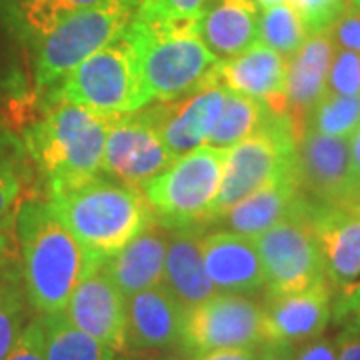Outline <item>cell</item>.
Wrapping results in <instances>:
<instances>
[{"mask_svg": "<svg viewBox=\"0 0 360 360\" xmlns=\"http://www.w3.org/2000/svg\"><path fill=\"white\" fill-rule=\"evenodd\" d=\"M326 92L330 94H360V54L336 49L328 78Z\"/></svg>", "mask_w": 360, "mask_h": 360, "instance_id": "obj_33", "label": "cell"}, {"mask_svg": "<svg viewBox=\"0 0 360 360\" xmlns=\"http://www.w3.org/2000/svg\"><path fill=\"white\" fill-rule=\"evenodd\" d=\"M286 77L288 58L262 42L222 60L219 68V80L231 92L255 98L276 115H286Z\"/></svg>", "mask_w": 360, "mask_h": 360, "instance_id": "obj_17", "label": "cell"}, {"mask_svg": "<svg viewBox=\"0 0 360 360\" xmlns=\"http://www.w3.org/2000/svg\"><path fill=\"white\" fill-rule=\"evenodd\" d=\"M333 316L340 326L360 328V283L338 290V296L333 304Z\"/></svg>", "mask_w": 360, "mask_h": 360, "instance_id": "obj_37", "label": "cell"}, {"mask_svg": "<svg viewBox=\"0 0 360 360\" xmlns=\"http://www.w3.org/2000/svg\"><path fill=\"white\" fill-rule=\"evenodd\" d=\"M202 258L217 292L257 295L266 288L262 260L252 236L231 231L202 234Z\"/></svg>", "mask_w": 360, "mask_h": 360, "instance_id": "obj_16", "label": "cell"}, {"mask_svg": "<svg viewBox=\"0 0 360 360\" xmlns=\"http://www.w3.org/2000/svg\"><path fill=\"white\" fill-rule=\"evenodd\" d=\"M52 98L78 104L103 116L139 112L155 101L144 82L127 28L68 72Z\"/></svg>", "mask_w": 360, "mask_h": 360, "instance_id": "obj_5", "label": "cell"}, {"mask_svg": "<svg viewBox=\"0 0 360 360\" xmlns=\"http://www.w3.org/2000/svg\"><path fill=\"white\" fill-rule=\"evenodd\" d=\"M328 37L333 39L336 49L360 54V11L348 6L335 25L330 26Z\"/></svg>", "mask_w": 360, "mask_h": 360, "instance_id": "obj_36", "label": "cell"}, {"mask_svg": "<svg viewBox=\"0 0 360 360\" xmlns=\"http://www.w3.org/2000/svg\"><path fill=\"white\" fill-rule=\"evenodd\" d=\"M350 144V168H352V188H350V200L348 210L360 212V129L348 139Z\"/></svg>", "mask_w": 360, "mask_h": 360, "instance_id": "obj_39", "label": "cell"}, {"mask_svg": "<svg viewBox=\"0 0 360 360\" xmlns=\"http://www.w3.org/2000/svg\"><path fill=\"white\" fill-rule=\"evenodd\" d=\"M46 352L44 360H116V350L78 330L60 314L44 316Z\"/></svg>", "mask_w": 360, "mask_h": 360, "instance_id": "obj_26", "label": "cell"}, {"mask_svg": "<svg viewBox=\"0 0 360 360\" xmlns=\"http://www.w3.org/2000/svg\"><path fill=\"white\" fill-rule=\"evenodd\" d=\"M141 0H106L60 20L40 37L37 51V89H51L82 60L115 40L134 18Z\"/></svg>", "mask_w": 360, "mask_h": 360, "instance_id": "obj_8", "label": "cell"}, {"mask_svg": "<svg viewBox=\"0 0 360 360\" xmlns=\"http://www.w3.org/2000/svg\"><path fill=\"white\" fill-rule=\"evenodd\" d=\"M295 180L310 205L347 208L352 188L348 139L304 130L296 141Z\"/></svg>", "mask_w": 360, "mask_h": 360, "instance_id": "obj_12", "label": "cell"}, {"mask_svg": "<svg viewBox=\"0 0 360 360\" xmlns=\"http://www.w3.org/2000/svg\"><path fill=\"white\" fill-rule=\"evenodd\" d=\"M360 129V94L326 92L307 118L304 130H314L335 139H350Z\"/></svg>", "mask_w": 360, "mask_h": 360, "instance_id": "obj_29", "label": "cell"}, {"mask_svg": "<svg viewBox=\"0 0 360 360\" xmlns=\"http://www.w3.org/2000/svg\"><path fill=\"white\" fill-rule=\"evenodd\" d=\"M120 360H141V359H130V356H122Z\"/></svg>", "mask_w": 360, "mask_h": 360, "instance_id": "obj_47", "label": "cell"}, {"mask_svg": "<svg viewBox=\"0 0 360 360\" xmlns=\"http://www.w3.org/2000/svg\"><path fill=\"white\" fill-rule=\"evenodd\" d=\"M252 240L262 260L266 295L296 292L328 281L307 198L290 217L252 236Z\"/></svg>", "mask_w": 360, "mask_h": 360, "instance_id": "obj_9", "label": "cell"}, {"mask_svg": "<svg viewBox=\"0 0 360 360\" xmlns=\"http://www.w3.org/2000/svg\"><path fill=\"white\" fill-rule=\"evenodd\" d=\"M103 2L106 0H18L16 13L22 25L40 39L66 16Z\"/></svg>", "mask_w": 360, "mask_h": 360, "instance_id": "obj_30", "label": "cell"}, {"mask_svg": "<svg viewBox=\"0 0 360 360\" xmlns=\"http://www.w3.org/2000/svg\"><path fill=\"white\" fill-rule=\"evenodd\" d=\"M307 39V30L290 2H281L260 11L258 42L283 54L284 58L290 60Z\"/></svg>", "mask_w": 360, "mask_h": 360, "instance_id": "obj_28", "label": "cell"}, {"mask_svg": "<svg viewBox=\"0 0 360 360\" xmlns=\"http://www.w3.org/2000/svg\"><path fill=\"white\" fill-rule=\"evenodd\" d=\"M257 0H208L196 18L198 34L219 60H229L258 42Z\"/></svg>", "mask_w": 360, "mask_h": 360, "instance_id": "obj_22", "label": "cell"}, {"mask_svg": "<svg viewBox=\"0 0 360 360\" xmlns=\"http://www.w3.org/2000/svg\"><path fill=\"white\" fill-rule=\"evenodd\" d=\"M176 158L162 141L148 106L139 112L110 118L101 168L108 179L142 188Z\"/></svg>", "mask_w": 360, "mask_h": 360, "instance_id": "obj_11", "label": "cell"}, {"mask_svg": "<svg viewBox=\"0 0 360 360\" xmlns=\"http://www.w3.org/2000/svg\"><path fill=\"white\" fill-rule=\"evenodd\" d=\"M269 112L270 108L262 103L229 90L219 122L206 144L214 148H231L236 142L245 141L246 136L257 132L264 124Z\"/></svg>", "mask_w": 360, "mask_h": 360, "instance_id": "obj_27", "label": "cell"}, {"mask_svg": "<svg viewBox=\"0 0 360 360\" xmlns=\"http://www.w3.org/2000/svg\"><path fill=\"white\" fill-rule=\"evenodd\" d=\"M46 352V326L44 316L37 314L25 324L13 348L2 360H44Z\"/></svg>", "mask_w": 360, "mask_h": 360, "instance_id": "obj_34", "label": "cell"}, {"mask_svg": "<svg viewBox=\"0 0 360 360\" xmlns=\"http://www.w3.org/2000/svg\"><path fill=\"white\" fill-rule=\"evenodd\" d=\"M191 360H258V348H224L194 354Z\"/></svg>", "mask_w": 360, "mask_h": 360, "instance_id": "obj_41", "label": "cell"}, {"mask_svg": "<svg viewBox=\"0 0 360 360\" xmlns=\"http://www.w3.org/2000/svg\"><path fill=\"white\" fill-rule=\"evenodd\" d=\"M307 30V37L328 32L340 14L350 6L348 0H288Z\"/></svg>", "mask_w": 360, "mask_h": 360, "instance_id": "obj_32", "label": "cell"}, {"mask_svg": "<svg viewBox=\"0 0 360 360\" xmlns=\"http://www.w3.org/2000/svg\"><path fill=\"white\" fill-rule=\"evenodd\" d=\"M49 188V202L94 262L116 255L153 224V210L141 188L112 179H90Z\"/></svg>", "mask_w": 360, "mask_h": 360, "instance_id": "obj_2", "label": "cell"}, {"mask_svg": "<svg viewBox=\"0 0 360 360\" xmlns=\"http://www.w3.org/2000/svg\"><path fill=\"white\" fill-rule=\"evenodd\" d=\"M26 298L22 270L13 248L0 258V360L8 354L26 324Z\"/></svg>", "mask_w": 360, "mask_h": 360, "instance_id": "obj_25", "label": "cell"}, {"mask_svg": "<svg viewBox=\"0 0 360 360\" xmlns=\"http://www.w3.org/2000/svg\"><path fill=\"white\" fill-rule=\"evenodd\" d=\"M0 4H4V6H11L16 11V4H18V0H0Z\"/></svg>", "mask_w": 360, "mask_h": 360, "instance_id": "obj_45", "label": "cell"}, {"mask_svg": "<svg viewBox=\"0 0 360 360\" xmlns=\"http://www.w3.org/2000/svg\"><path fill=\"white\" fill-rule=\"evenodd\" d=\"M167 240L168 229L153 222L116 255L103 260L104 270L127 298L162 283Z\"/></svg>", "mask_w": 360, "mask_h": 360, "instance_id": "obj_23", "label": "cell"}, {"mask_svg": "<svg viewBox=\"0 0 360 360\" xmlns=\"http://www.w3.org/2000/svg\"><path fill=\"white\" fill-rule=\"evenodd\" d=\"M13 219L0 224V258L4 257L13 248Z\"/></svg>", "mask_w": 360, "mask_h": 360, "instance_id": "obj_43", "label": "cell"}, {"mask_svg": "<svg viewBox=\"0 0 360 360\" xmlns=\"http://www.w3.org/2000/svg\"><path fill=\"white\" fill-rule=\"evenodd\" d=\"M184 309L162 284L127 298V348L168 352L180 348Z\"/></svg>", "mask_w": 360, "mask_h": 360, "instance_id": "obj_18", "label": "cell"}, {"mask_svg": "<svg viewBox=\"0 0 360 360\" xmlns=\"http://www.w3.org/2000/svg\"><path fill=\"white\" fill-rule=\"evenodd\" d=\"M229 89L219 77L176 101L148 106L160 136L174 156L205 146L219 122Z\"/></svg>", "mask_w": 360, "mask_h": 360, "instance_id": "obj_13", "label": "cell"}, {"mask_svg": "<svg viewBox=\"0 0 360 360\" xmlns=\"http://www.w3.org/2000/svg\"><path fill=\"white\" fill-rule=\"evenodd\" d=\"M262 342H266L264 310L252 296L217 292L184 309L179 350L188 356L224 348H258Z\"/></svg>", "mask_w": 360, "mask_h": 360, "instance_id": "obj_10", "label": "cell"}, {"mask_svg": "<svg viewBox=\"0 0 360 360\" xmlns=\"http://www.w3.org/2000/svg\"><path fill=\"white\" fill-rule=\"evenodd\" d=\"M333 284L322 281L304 290L269 295L262 304L269 342L298 347L324 335L333 319Z\"/></svg>", "mask_w": 360, "mask_h": 360, "instance_id": "obj_15", "label": "cell"}, {"mask_svg": "<svg viewBox=\"0 0 360 360\" xmlns=\"http://www.w3.org/2000/svg\"><path fill=\"white\" fill-rule=\"evenodd\" d=\"M258 360H295V347L266 340L258 347Z\"/></svg>", "mask_w": 360, "mask_h": 360, "instance_id": "obj_42", "label": "cell"}, {"mask_svg": "<svg viewBox=\"0 0 360 360\" xmlns=\"http://www.w3.org/2000/svg\"><path fill=\"white\" fill-rule=\"evenodd\" d=\"M335 342L338 360H360V328L342 326Z\"/></svg>", "mask_w": 360, "mask_h": 360, "instance_id": "obj_40", "label": "cell"}, {"mask_svg": "<svg viewBox=\"0 0 360 360\" xmlns=\"http://www.w3.org/2000/svg\"><path fill=\"white\" fill-rule=\"evenodd\" d=\"M65 316L78 330L116 352L127 348V296L112 283L103 262L92 266L78 283Z\"/></svg>", "mask_w": 360, "mask_h": 360, "instance_id": "obj_14", "label": "cell"}, {"mask_svg": "<svg viewBox=\"0 0 360 360\" xmlns=\"http://www.w3.org/2000/svg\"><path fill=\"white\" fill-rule=\"evenodd\" d=\"M336 46L328 32L312 34L288 60L286 77V115L300 136L312 108L326 94V78Z\"/></svg>", "mask_w": 360, "mask_h": 360, "instance_id": "obj_20", "label": "cell"}, {"mask_svg": "<svg viewBox=\"0 0 360 360\" xmlns=\"http://www.w3.org/2000/svg\"><path fill=\"white\" fill-rule=\"evenodd\" d=\"M162 286L179 300L182 309H191L217 295L202 258V226L168 229L167 257Z\"/></svg>", "mask_w": 360, "mask_h": 360, "instance_id": "obj_21", "label": "cell"}, {"mask_svg": "<svg viewBox=\"0 0 360 360\" xmlns=\"http://www.w3.org/2000/svg\"><path fill=\"white\" fill-rule=\"evenodd\" d=\"M309 214L328 283L336 290L356 283L360 276V212L309 202Z\"/></svg>", "mask_w": 360, "mask_h": 360, "instance_id": "obj_19", "label": "cell"}, {"mask_svg": "<svg viewBox=\"0 0 360 360\" xmlns=\"http://www.w3.org/2000/svg\"><path fill=\"white\" fill-rule=\"evenodd\" d=\"M348 2H350V6H354V8L360 11V0H348Z\"/></svg>", "mask_w": 360, "mask_h": 360, "instance_id": "obj_46", "label": "cell"}, {"mask_svg": "<svg viewBox=\"0 0 360 360\" xmlns=\"http://www.w3.org/2000/svg\"><path fill=\"white\" fill-rule=\"evenodd\" d=\"M196 18H142L134 14L127 26L144 82L158 103L186 96L219 77L222 60L206 49Z\"/></svg>", "mask_w": 360, "mask_h": 360, "instance_id": "obj_3", "label": "cell"}, {"mask_svg": "<svg viewBox=\"0 0 360 360\" xmlns=\"http://www.w3.org/2000/svg\"><path fill=\"white\" fill-rule=\"evenodd\" d=\"M226 148L200 146L179 156L141 188L153 219L165 229L206 224L220 191Z\"/></svg>", "mask_w": 360, "mask_h": 360, "instance_id": "obj_6", "label": "cell"}, {"mask_svg": "<svg viewBox=\"0 0 360 360\" xmlns=\"http://www.w3.org/2000/svg\"><path fill=\"white\" fill-rule=\"evenodd\" d=\"M208 0H141L136 16L142 18H196Z\"/></svg>", "mask_w": 360, "mask_h": 360, "instance_id": "obj_35", "label": "cell"}, {"mask_svg": "<svg viewBox=\"0 0 360 360\" xmlns=\"http://www.w3.org/2000/svg\"><path fill=\"white\" fill-rule=\"evenodd\" d=\"M281 2H288V0H257V4L260 8H269V6L281 4Z\"/></svg>", "mask_w": 360, "mask_h": 360, "instance_id": "obj_44", "label": "cell"}, {"mask_svg": "<svg viewBox=\"0 0 360 360\" xmlns=\"http://www.w3.org/2000/svg\"><path fill=\"white\" fill-rule=\"evenodd\" d=\"M295 360H338L335 338L316 336L295 347Z\"/></svg>", "mask_w": 360, "mask_h": 360, "instance_id": "obj_38", "label": "cell"}, {"mask_svg": "<svg viewBox=\"0 0 360 360\" xmlns=\"http://www.w3.org/2000/svg\"><path fill=\"white\" fill-rule=\"evenodd\" d=\"M20 270L28 304L40 316L65 312L94 262L49 200H26L16 214Z\"/></svg>", "mask_w": 360, "mask_h": 360, "instance_id": "obj_1", "label": "cell"}, {"mask_svg": "<svg viewBox=\"0 0 360 360\" xmlns=\"http://www.w3.org/2000/svg\"><path fill=\"white\" fill-rule=\"evenodd\" d=\"M110 118L52 98L44 116L25 134L26 150L44 172L46 186L70 184L101 172Z\"/></svg>", "mask_w": 360, "mask_h": 360, "instance_id": "obj_4", "label": "cell"}, {"mask_svg": "<svg viewBox=\"0 0 360 360\" xmlns=\"http://www.w3.org/2000/svg\"><path fill=\"white\" fill-rule=\"evenodd\" d=\"M296 141L298 134L292 120L270 110L257 132L226 148L220 191L208 224L274 179L292 172Z\"/></svg>", "mask_w": 360, "mask_h": 360, "instance_id": "obj_7", "label": "cell"}, {"mask_svg": "<svg viewBox=\"0 0 360 360\" xmlns=\"http://www.w3.org/2000/svg\"><path fill=\"white\" fill-rule=\"evenodd\" d=\"M20 158L0 142V224L13 219V210L25 188V170Z\"/></svg>", "mask_w": 360, "mask_h": 360, "instance_id": "obj_31", "label": "cell"}, {"mask_svg": "<svg viewBox=\"0 0 360 360\" xmlns=\"http://www.w3.org/2000/svg\"><path fill=\"white\" fill-rule=\"evenodd\" d=\"M304 202L295 180V170L269 182L260 191L250 194L243 202L220 214L212 224H220L222 231L238 232L245 236H258L281 220L290 217Z\"/></svg>", "mask_w": 360, "mask_h": 360, "instance_id": "obj_24", "label": "cell"}]
</instances>
